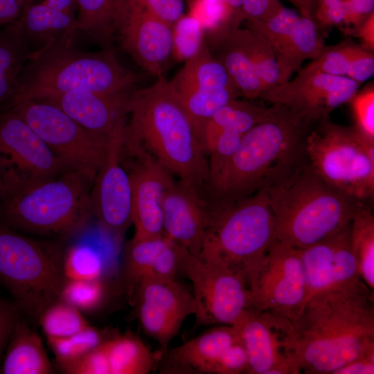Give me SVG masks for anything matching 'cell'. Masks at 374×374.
<instances>
[{
	"label": "cell",
	"instance_id": "1",
	"mask_svg": "<svg viewBox=\"0 0 374 374\" xmlns=\"http://www.w3.org/2000/svg\"><path fill=\"white\" fill-rule=\"evenodd\" d=\"M280 337L298 374H334L374 352L373 291L361 280L319 292L296 320H283Z\"/></svg>",
	"mask_w": 374,
	"mask_h": 374
},
{
	"label": "cell",
	"instance_id": "2",
	"mask_svg": "<svg viewBox=\"0 0 374 374\" xmlns=\"http://www.w3.org/2000/svg\"><path fill=\"white\" fill-rule=\"evenodd\" d=\"M265 121L248 131L204 198L213 213L279 183L301 163L305 139L313 123L285 107L273 105Z\"/></svg>",
	"mask_w": 374,
	"mask_h": 374
},
{
	"label": "cell",
	"instance_id": "3",
	"mask_svg": "<svg viewBox=\"0 0 374 374\" xmlns=\"http://www.w3.org/2000/svg\"><path fill=\"white\" fill-rule=\"evenodd\" d=\"M123 141L150 154L204 197L208 166L195 127L164 75L130 98Z\"/></svg>",
	"mask_w": 374,
	"mask_h": 374
},
{
	"label": "cell",
	"instance_id": "4",
	"mask_svg": "<svg viewBox=\"0 0 374 374\" xmlns=\"http://www.w3.org/2000/svg\"><path fill=\"white\" fill-rule=\"evenodd\" d=\"M75 35L64 36L32 53L6 109L22 101L76 90L113 96L135 89L141 76L124 67L112 48L84 51L76 46Z\"/></svg>",
	"mask_w": 374,
	"mask_h": 374
},
{
	"label": "cell",
	"instance_id": "5",
	"mask_svg": "<svg viewBox=\"0 0 374 374\" xmlns=\"http://www.w3.org/2000/svg\"><path fill=\"white\" fill-rule=\"evenodd\" d=\"M276 241L303 249L337 233L350 222L362 203L334 188L301 163L279 183L266 189Z\"/></svg>",
	"mask_w": 374,
	"mask_h": 374
},
{
	"label": "cell",
	"instance_id": "6",
	"mask_svg": "<svg viewBox=\"0 0 374 374\" xmlns=\"http://www.w3.org/2000/svg\"><path fill=\"white\" fill-rule=\"evenodd\" d=\"M93 179L69 169L33 188L0 200V223L38 238L66 241L87 229L93 217Z\"/></svg>",
	"mask_w": 374,
	"mask_h": 374
},
{
	"label": "cell",
	"instance_id": "7",
	"mask_svg": "<svg viewBox=\"0 0 374 374\" xmlns=\"http://www.w3.org/2000/svg\"><path fill=\"white\" fill-rule=\"evenodd\" d=\"M66 249L65 241L36 238L0 223V282L34 320L60 299Z\"/></svg>",
	"mask_w": 374,
	"mask_h": 374
},
{
	"label": "cell",
	"instance_id": "8",
	"mask_svg": "<svg viewBox=\"0 0 374 374\" xmlns=\"http://www.w3.org/2000/svg\"><path fill=\"white\" fill-rule=\"evenodd\" d=\"M305 139L308 163L325 182L362 203L374 195V141L327 118Z\"/></svg>",
	"mask_w": 374,
	"mask_h": 374
},
{
	"label": "cell",
	"instance_id": "9",
	"mask_svg": "<svg viewBox=\"0 0 374 374\" xmlns=\"http://www.w3.org/2000/svg\"><path fill=\"white\" fill-rule=\"evenodd\" d=\"M212 216L205 240L245 278L276 241L266 189L212 213Z\"/></svg>",
	"mask_w": 374,
	"mask_h": 374
},
{
	"label": "cell",
	"instance_id": "10",
	"mask_svg": "<svg viewBox=\"0 0 374 374\" xmlns=\"http://www.w3.org/2000/svg\"><path fill=\"white\" fill-rule=\"evenodd\" d=\"M178 267L193 284L197 323L233 325L251 308L242 275L206 240L197 256L178 244Z\"/></svg>",
	"mask_w": 374,
	"mask_h": 374
},
{
	"label": "cell",
	"instance_id": "11",
	"mask_svg": "<svg viewBox=\"0 0 374 374\" xmlns=\"http://www.w3.org/2000/svg\"><path fill=\"white\" fill-rule=\"evenodd\" d=\"M8 109L18 114L68 166L94 179L105 161L112 135L87 130L59 107L44 100H28Z\"/></svg>",
	"mask_w": 374,
	"mask_h": 374
},
{
	"label": "cell",
	"instance_id": "12",
	"mask_svg": "<svg viewBox=\"0 0 374 374\" xmlns=\"http://www.w3.org/2000/svg\"><path fill=\"white\" fill-rule=\"evenodd\" d=\"M244 280L250 295V308L290 322L300 316L308 299L299 249L278 241Z\"/></svg>",
	"mask_w": 374,
	"mask_h": 374
},
{
	"label": "cell",
	"instance_id": "13",
	"mask_svg": "<svg viewBox=\"0 0 374 374\" xmlns=\"http://www.w3.org/2000/svg\"><path fill=\"white\" fill-rule=\"evenodd\" d=\"M72 169L11 109L0 111V172L6 194L24 191Z\"/></svg>",
	"mask_w": 374,
	"mask_h": 374
},
{
	"label": "cell",
	"instance_id": "14",
	"mask_svg": "<svg viewBox=\"0 0 374 374\" xmlns=\"http://www.w3.org/2000/svg\"><path fill=\"white\" fill-rule=\"evenodd\" d=\"M169 82L199 138L206 122L229 101L240 96L226 69L206 44L186 61Z\"/></svg>",
	"mask_w": 374,
	"mask_h": 374
},
{
	"label": "cell",
	"instance_id": "15",
	"mask_svg": "<svg viewBox=\"0 0 374 374\" xmlns=\"http://www.w3.org/2000/svg\"><path fill=\"white\" fill-rule=\"evenodd\" d=\"M121 155L132 187V240L163 236V202L175 181L172 175L136 145L123 141Z\"/></svg>",
	"mask_w": 374,
	"mask_h": 374
},
{
	"label": "cell",
	"instance_id": "16",
	"mask_svg": "<svg viewBox=\"0 0 374 374\" xmlns=\"http://www.w3.org/2000/svg\"><path fill=\"white\" fill-rule=\"evenodd\" d=\"M359 86L346 77L298 71L292 80L277 84L262 93L260 98L289 108L315 123L328 118L335 109L349 103Z\"/></svg>",
	"mask_w": 374,
	"mask_h": 374
},
{
	"label": "cell",
	"instance_id": "17",
	"mask_svg": "<svg viewBox=\"0 0 374 374\" xmlns=\"http://www.w3.org/2000/svg\"><path fill=\"white\" fill-rule=\"evenodd\" d=\"M125 126L112 134L105 161L91 190L93 217L102 229L119 240L132 224L131 182L121 155Z\"/></svg>",
	"mask_w": 374,
	"mask_h": 374
},
{
	"label": "cell",
	"instance_id": "18",
	"mask_svg": "<svg viewBox=\"0 0 374 374\" xmlns=\"http://www.w3.org/2000/svg\"><path fill=\"white\" fill-rule=\"evenodd\" d=\"M115 33L121 48L145 71L163 75L172 54V26L138 4L125 0Z\"/></svg>",
	"mask_w": 374,
	"mask_h": 374
},
{
	"label": "cell",
	"instance_id": "19",
	"mask_svg": "<svg viewBox=\"0 0 374 374\" xmlns=\"http://www.w3.org/2000/svg\"><path fill=\"white\" fill-rule=\"evenodd\" d=\"M137 290L141 324L166 349L185 319L196 313L194 296L175 280L143 283Z\"/></svg>",
	"mask_w": 374,
	"mask_h": 374
},
{
	"label": "cell",
	"instance_id": "20",
	"mask_svg": "<svg viewBox=\"0 0 374 374\" xmlns=\"http://www.w3.org/2000/svg\"><path fill=\"white\" fill-rule=\"evenodd\" d=\"M298 249L307 283L308 300L319 292L362 280L351 248L350 222L329 237Z\"/></svg>",
	"mask_w": 374,
	"mask_h": 374
},
{
	"label": "cell",
	"instance_id": "21",
	"mask_svg": "<svg viewBox=\"0 0 374 374\" xmlns=\"http://www.w3.org/2000/svg\"><path fill=\"white\" fill-rule=\"evenodd\" d=\"M163 235L197 256L213 216L204 197L181 181L171 185L163 202Z\"/></svg>",
	"mask_w": 374,
	"mask_h": 374
},
{
	"label": "cell",
	"instance_id": "22",
	"mask_svg": "<svg viewBox=\"0 0 374 374\" xmlns=\"http://www.w3.org/2000/svg\"><path fill=\"white\" fill-rule=\"evenodd\" d=\"M233 326L247 354V373L298 374L283 352L278 317L248 308Z\"/></svg>",
	"mask_w": 374,
	"mask_h": 374
},
{
	"label": "cell",
	"instance_id": "23",
	"mask_svg": "<svg viewBox=\"0 0 374 374\" xmlns=\"http://www.w3.org/2000/svg\"><path fill=\"white\" fill-rule=\"evenodd\" d=\"M132 91L110 96L76 90L41 100L57 106L87 130L110 136L127 123Z\"/></svg>",
	"mask_w": 374,
	"mask_h": 374
},
{
	"label": "cell",
	"instance_id": "24",
	"mask_svg": "<svg viewBox=\"0 0 374 374\" xmlns=\"http://www.w3.org/2000/svg\"><path fill=\"white\" fill-rule=\"evenodd\" d=\"M178 244L163 236L130 242L125 253V276L130 285L175 280Z\"/></svg>",
	"mask_w": 374,
	"mask_h": 374
},
{
	"label": "cell",
	"instance_id": "25",
	"mask_svg": "<svg viewBox=\"0 0 374 374\" xmlns=\"http://www.w3.org/2000/svg\"><path fill=\"white\" fill-rule=\"evenodd\" d=\"M240 341L233 325H222L203 332L172 349L167 355L164 373H214L225 350Z\"/></svg>",
	"mask_w": 374,
	"mask_h": 374
},
{
	"label": "cell",
	"instance_id": "26",
	"mask_svg": "<svg viewBox=\"0 0 374 374\" xmlns=\"http://www.w3.org/2000/svg\"><path fill=\"white\" fill-rule=\"evenodd\" d=\"M12 24L33 53L78 30L76 15L59 11L42 1L23 6Z\"/></svg>",
	"mask_w": 374,
	"mask_h": 374
},
{
	"label": "cell",
	"instance_id": "27",
	"mask_svg": "<svg viewBox=\"0 0 374 374\" xmlns=\"http://www.w3.org/2000/svg\"><path fill=\"white\" fill-rule=\"evenodd\" d=\"M0 373L4 374H50L54 368L42 340L19 319L6 347Z\"/></svg>",
	"mask_w": 374,
	"mask_h": 374
},
{
	"label": "cell",
	"instance_id": "28",
	"mask_svg": "<svg viewBox=\"0 0 374 374\" xmlns=\"http://www.w3.org/2000/svg\"><path fill=\"white\" fill-rule=\"evenodd\" d=\"M324 46L316 21L300 15L274 53L279 69L278 84L290 80L292 74L300 70L303 62L318 56Z\"/></svg>",
	"mask_w": 374,
	"mask_h": 374
},
{
	"label": "cell",
	"instance_id": "29",
	"mask_svg": "<svg viewBox=\"0 0 374 374\" xmlns=\"http://www.w3.org/2000/svg\"><path fill=\"white\" fill-rule=\"evenodd\" d=\"M274 110L244 100L233 99L216 112L204 125L199 139L207 157L217 136L222 132L244 136L259 123L267 118Z\"/></svg>",
	"mask_w": 374,
	"mask_h": 374
},
{
	"label": "cell",
	"instance_id": "30",
	"mask_svg": "<svg viewBox=\"0 0 374 374\" xmlns=\"http://www.w3.org/2000/svg\"><path fill=\"white\" fill-rule=\"evenodd\" d=\"M232 32L208 47L226 69L240 96L247 99L260 97L263 92L261 82L248 55Z\"/></svg>",
	"mask_w": 374,
	"mask_h": 374
},
{
	"label": "cell",
	"instance_id": "31",
	"mask_svg": "<svg viewBox=\"0 0 374 374\" xmlns=\"http://www.w3.org/2000/svg\"><path fill=\"white\" fill-rule=\"evenodd\" d=\"M33 51L12 24L0 28V111L8 107Z\"/></svg>",
	"mask_w": 374,
	"mask_h": 374
},
{
	"label": "cell",
	"instance_id": "32",
	"mask_svg": "<svg viewBox=\"0 0 374 374\" xmlns=\"http://www.w3.org/2000/svg\"><path fill=\"white\" fill-rule=\"evenodd\" d=\"M78 30L103 48H112L118 17L125 0H75Z\"/></svg>",
	"mask_w": 374,
	"mask_h": 374
},
{
	"label": "cell",
	"instance_id": "33",
	"mask_svg": "<svg viewBox=\"0 0 374 374\" xmlns=\"http://www.w3.org/2000/svg\"><path fill=\"white\" fill-rule=\"evenodd\" d=\"M110 374H146L154 366V355L137 336L126 333L103 341Z\"/></svg>",
	"mask_w": 374,
	"mask_h": 374
},
{
	"label": "cell",
	"instance_id": "34",
	"mask_svg": "<svg viewBox=\"0 0 374 374\" xmlns=\"http://www.w3.org/2000/svg\"><path fill=\"white\" fill-rule=\"evenodd\" d=\"M351 248L360 278L374 290V216L364 203L359 204L350 221Z\"/></svg>",
	"mask_w": 374,
	"mask_h": 374
},
{
	"label": "cell",
	"instance_id": "35",
	"mask_svg": "<svg viewBox=\"0 0 374 374\" xmlns=\"http://www.w3.org/2000/svg\"><path fill=\"white\" fill-rule=\"evenodd\" d=\"M188 14L201 24L208 46L240 28L241 24L223 0H190Z\"/></svg>",
	"mask_w": 374,
	"mask_h": 374
},
{
	"label": "cell",
	"instance_id": "36",
	"mask_svg": "<svg viewBox=\"0 0 374 374\" xmlns=\"http://www.w3.org/2000/svg\"><path fill=\"white\" fill-rule=\"evenodd\" d=\"M233 35L248 55L265 92L278 84L279 69L269 46L248 28H238ZM262 95V94H261Z\"/></svg>",
	"mask_w": 374,
	"mask_h": 374
},
{
	"label": "cell",
	"instance_id": "37",
	"mask_svg": "<svg viewBox=\"0 0 374 374\" xmlns=\"http://www.w3.org/2000/svg\"><path fill=\"white\" fill-rule=\"evenodd\" d=\"M106 262L92 245L82 242L66 247L63 259L65 280H104Z\"/></svg>",
	"mask_w": 374,
	"mask_h": 374
},
{
	"label": "cell",
	"instance_id": "38",
	"mask_svg": "<svg viewBox=\"0 0 374 374\" xmlns=\"http://www.w3.org/2000/svg\"><path fill=\"white\" fill-rule=\"evenodd\" d=\"M38 321L46 337H68L89 326L82 312L60 299L44 310Z\"/></svg>",
	"mask_w": 374,
	"mask_h": 374
},
{
	"label": "cell",
	"instance_id": "39",
	"mask_svg": "<svg viewBox=\"0 0 374 374\" xmlns=\"http://www.w3.org/2000/svg\"><path fill=\"white\" fill-rule=\"evenodd\" d=\"M105 335L103 331L89 325L68 337L46 338L55 356L57 366H60L73 362L97 347L108 339Z\"/></svg>",
	"mask_w": 374,
	"mask_h": 374
},
{
	"label": "cell",
	"instance_id": "40",
	"mask_svg": "<svg viewBox=\"0 0 374 374\" xmlns=\"http://www.w3.org/2000/svg\"><path fill=\"white\" fill-rule=\"evenodd\" d=\"M172 55L178 61H187L205 44L204 33L198 19L183 15L172 26Z\"/></svg>",
	"mask_w": 374,
	"mask_h": 374
},
{
	"label": "cell",
	"instance_id": "41",
	"mask_svg": "<svg viewBox=\"0 0 374 374\" xmlns=\"http://www.w3.org/2000/svg\"><path fill=\"white\" fill-rule=\"evenodd\" d=\"M105 295L106 287L103 279L65 280L60 300L80 312H91L103 304Z\"/></svg>",
	"mask_w": 374,
	"mask_h": 374
},
{
	"label": "cell",
	"instance_id": "42",
	"mask_svg": "<svg viewBox=\"0 0 374 374\" xmlns=\"http://www.w3.org/2000/svg\"><path fill=\"white\" fill-rule=\"evenodd\" d=\"M356 45L349 42L323 48L312 62L299 71L303 73H322L346 77Z\"/></svg>",
	"mask_w": 374,
	"mask_h": 374
},
{
	"label": "cell",
	"instance_id": "43",
	"mask_svg": "<svg viewBox=\"0 0 374 374\" xmlns=\"http://www.w3.org/2000/svg\"><path fill=\"white\" fill-rule=\"evenodd\" d=\"M349 103L355 122V127L366 138L374 141L373 84L357 92Z\"/></svg>",
	"mask_w": 374,
	"mask_h": 374
},
{
	"label": "cell",
	"instance_id": "44",
	"mask_svg": "<svg viewBox=\"0 0 374 374\" xmlns=\"http://www.w3.org/2000/svg\"><path fill=\"white\" fill-rule=\"evenodd\" d=\"M67 374H110L109 364L103 341L80 358L58 366Z\"/></svg>",
	"mask_w": 374,
	"mask_h": 374
},
{
	"label": "cell",
	"instance_id": "45",
	"mask_svg": "<svg viewBox=\"0 0 374 374\" xmlns=\"http://www.w3.org/2000/svg\"><path fill=\"white\" fill-rule=\"evenodd\" d=\"M171 26L184 15V0H129Z\"/></svg>",
	"mask_w": 374,
	"mask_h": 374
},
{
	"label": "cell",
	"instance_id": "46",
	"mask_svg": "<svg viewBox=\"0 0 374 374\" xmlns=\"http://www.w3.org/2000/svg\"><path fill=\"white\" fill-rule=\"evenodd\" d=\"M248 357L240 340L234 343L222 355L214 373L238 374L248 372Z\"/></svg>",
	"mask_w": 374,
	"mask_h": 374
},
{
	"label": "cell",
	"instance_id": "47",
	"mask_svg": "<svg viewBox=\"0 0 374 374\" xmlns=\"http://www.w3.org/2000/svg\"><path fill=\"white\" fill-rule=\"evenodd\" d=\"M373 74V52L356 45L346 78L360 84V83L371 78Z\"/></svg>",
	"mask_w": 374,
	"mask_h": 374
},
{
	"label": "cell",
	"instance_id": "48",
	"mask_svg": "<svg viewBox=\"0 0 374 374\" xmlns=\"http://www.w3.org/2000/svg\"><path fill=\"white\" fill-rule=\"evenodd\" d=\"M21 310L16 303L0 299V367L3 350L20 319Z\"/></svg>",
	"mask_w": 374,
	"mask_h": 374
},
{
	"label": "cell",
	"instance_id": "49",
	"mask_svg": "<svg viewBox=\"0 0 374 374\" xmlns=\"http://www.w3.org/2000/svg\"><path fill=\"white\" fill-rule=\"evenodd\" d=\"M246 20H267L283 8L280 0H240Z\"/></svg>",
	"mask_w": 374,
	"mask_h": 374
},
{
	"label": "cell",
	"instance_id": "50",
	"mask_svg": "<svg viewBox=\"0 0 374 374\" xmlns=\"http://www.w3.org/2000/svg\"><path fill=\"white\" fill-rule=\"evenodd\" d=\"M344 19L343 23L353 26L354 31L364 20L374 12V0H341Z\"/></svg>",
	"mask_w": 374,
	"mask_h": 374
},
{
	"label": "cell",
	"instance_id": "51",
	"mask_svg": "<svg viewBox=\"0 0 374 374\" xmlns=\"http://www.w3.org/2000/svg\"><path fill=\"white\" fill-rule=\"evenodd\" d=\"M344 12L341 0H318L314 13L317 24L325 27L343 23Z\"/></svg>",
	"mask_w": 374,
	"mask_h": 374
},
{
	"label": "cell",
	"instance_id": "52",
	"mask_svg": "<svg viewBox=\"0 0 374 374\" xmlns=\"http://www.w3.org/2000/svg\"><path fill=\"white\" fill-rule=\"evenodd\" d=\"M374 373V352L348 362L336 371L334 374H373Z\"/></svg>",
	"mask_w": 374,
	"mask_h": 374
},
{
	"label": "cell",
	"instance_id": "53",
	"mask_svg": "<svg viewBox=\"0 0 374 374\" xmlns=\"http://www.w3.org/2000/svg\"><path fill=\"white\" fill-rule=\"evenodd\" d=\"M24 0H0V28L16 21L22 10Z\"/></svg>",
	"mask_w": 374,
	"mask_h": 374
},
{
	"label": "cell",
	"instance_id": "54",
	"mask_svg": "<svg viewBox=\"0 0 374 374\" xmlns=\"http://www.w3.org/2000/svg\"><path fill=\"white\" fill-rule=\"evenodd\" d=\"M360 39L362 46L373 52L374 51V12H372L364 21L354 30Z\"/></svg>",
	"mask_w": 374,
	"mask_h": 374
},
{
	"label": "cell",
	"instance_id": "55",
	"mask_svg": "<svg viewBox=\"0 0 374 374\" xmlns=\"http://www.w3.org/2000/svg\"><path fill=\"white\" fill-rule=\"evenodd\" d=\"M299 10V14L303 17L313 19L318 0H287ZM315 21V20H314Z\"/></svg>",
	"mask_w": 374,
	"mask_h": 374
},
{
	"label": "cell",
	"instance_id": "56",
	"mask_svg": "<svg viewBox=\"0 0 374 374\" xmlns=\"http://www.w3.org/2000/svg\"><path fill=\"white\" fill-rule=\"evenodd\" d=\"M41 1L59 11L74 15L77 14L75 0H42Z\"/></svg>",
	"mask_w": 374,
	"mask_h": 374
},
{
	"label": "cell",
	"instance_id": "57",
	"mask_svg": "<svg viewBox=\"0 0 374 374\" xmlns=\"http://www.w3.org/2000/svg\"><path fill=\"white\" fill-rule=\"evenodd\" d=\"M233 13L235 18L242 23L244 21V15L240 0H223Z\"/></svg>",
	"mask_w": 374,
	"mask_h": 374
},
{
	"label": "cell",
	"instance_id": "58",
	"mask_svg": "<svg viewBox=\"0 0 374 374\" xmlns=\"http://www.w3.org/2000/svg\"><path fill=\"white\" fill-rule=\"evenodd\" d=\"M6 194V190L2 180L1 172H0V200H1Z\"/></svg>",
	"mask_w": 374,
	"mask_h": 374
}]
</instances>
